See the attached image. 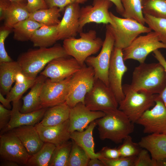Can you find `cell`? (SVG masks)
<instances>
[{
    "label": "cell",
    "instance_id": "f5cc1de1",
    "mask_svg": "<svg viewBox=\"0 0 166 166\" xmlns=\"http://www.w3.org/2000/svg\"><path fill=\"white\" fill-rule=\"evenodd\" d=\"M19 164L11 160H4L1 162L0 166H18Z\"/></svg>",
    "mask_w": 166,
    "mask_h": 166
},
{
    "label": "cell",
    "instance_id": "4dcf8cb0",
    "mask_svg": "<svg viewBox=\"0 0 166 166\" xmlns=\"http://www.w3.org/2000/svg\"><path fill=\"white\" fill-rule=\"evenodd\" d=\"M56 146L54 144L44 142L37 152L30 156L26 165L48 166L53 152Z\"/></svg>",
    "mask_w": 166,
    "mask_h": 166
},
{
    "label": "cell",
    "instance_id": "d590c367",
    "mask_svg": "<svg viewBox=\"0 0 166 166\" xmlns=\"http://www.w3.org/2000/svg\"><path fill=\"white\" fill-rule=\"evenodd\" d=\"M145 23L157 34L160 42L166 44V18L144 14Z\"/></svg>",
    "mask_w": 166,
    "mask_h": 166
},
{
    "label": "cell",
    "instance_id": "d4e9b609",
    "mask_svg": "<svg viewBox=\"0 0 166 166\" xmlns=\"http://www.w3.org/2000/svg\"><path fill=\"white\" fill-rule=\"evenodd\" d=\"M22 69L18 62L12 61L0 63V93L6 95L15 81V77Z\"/></svg>",
    "mask_w": 166,
    "mask_h": 166
},
{
    "label": "cell",
    "instance_id": "bcb514c9",
    "mask_svg": "<svg viewBox=\"0 0 166 166\" xmlns=\"http://www.w3.org/2000/svg\"><path fill=\"white\" fill-rule=\"evenodd\" d=\"M11 2L8 0H0V20H4Z\"/></svg>",
    "mask_w": 166,
    "mask_h": 166
},
{
    "label": "cell",
    "instance_id": "74e56055",
    "mask_svg": "<svg viewBox=\"0 0 166 166\" xmlns=\"http://www.w3.org/2000/svg\"><path fill=\"white\" fill-rule=\"evenodd\" d=\"M118 148L121 156L128 157L137 156L141 150L138 143L134 142L129 135L125 137Z\"/></svg>",
    "mask_w": 166,
    "mask_h": 166
},
{
    "label": "cell",
    "instance_id": "9a60e30c",
    "mask_svg": "<svg viewBox=\"0 0 166 166\" xmlns=\"http://www.w3.org/2000/svg\"><path fill=\"white\" fill-rule=\"evenodd\" d=\"M69 56L53 59L46 65L40 74L49 78L53 82L62 81L73 75L83 66L74 58Z\"/></svg>",
    "mask_w": 166,
    "mask_h": 166
},
{
    "label": "cell",
    "instance_id": "44dd1931",
    "mask_svg": "<svg viewBox=\"0 0 166 166\" xmlns=\"http://www.w3.org/2000/svg\"><path fill=\"white\" fill-rule=\"evenodd\" d=\"M10 131L20 139L30 156L37 152L44 143L35 126H22Z\"/></svg>",
    "mask_w": 166,
    "mask_h": 166
},
{
    "label": "cell",
    "instance_id": "7402d4cb",
    "mask_svg": "<svg viewBox=\"0 0 166 166\" xmlns=\"http://www.w3.org/2000/svg\"><path fill=\"white\" fill-rule=\"evenodd\" d=\"M141 148L147 150L152 158L156 160L166 157V135L153 133L142 137L138 143Z\"/></svg>",
    "mask_w": 166,
    "mask_h": 166
},
{
    "label": "cell",
    "instance_id": "7a4b0ae2",
    "mask_svg": "<svg viewBox=\"0 0 166 166\" xmlns=\"http://www.w3.org/2000/svg\"><path fill=\"white\" fill-rule=\"evenodd\" d=\"M104 112V116L95 120L101 140L109 139L120 143L133 132L134 123L118 108Z\"/></svg>",
    "mask_w": 166,
    "mask_h": 166
},
{
    "label": "cell",
    "instance_id": "ba28073f",
    "mask_svg": "<svg viewBox=\"0 0 166 166\" xmlns=\"http://www.w3.org/2000/svg\"><path fill=\"white\" fill-rule=\"evenodd\" d=\"M160 48L166 49V44L160 42L158 34L151 31L136 38L127 47L122 50L124 61L128 59L144 63L151 52Z\"/></svg>",
    "mask_w": 166,
    "mask_h": 166
},
{
    "label": "cell",
    "instance_id": "2e32d148",
    "mask_svg": "<svg viewBox=\"0 0 166 166\" xmlns=\"http://www.w3.org/2000/svg\"><path fill=\"white\" fill-rule=\"evenodd\" d=\"M0 155L4 160L24 165L30 156L21 140L11 131L0 135Z\"/></svg>",
    "mask_w": 166,
    "mask_h": 166
},
{
    "label": "cell",
    "instance_id": "5bb4252c",
    "mask_svg": "<svg viewBox=\"0 0 166 166\" xmlns=\"http://www.w3.org/2000/svg\"><path fill=\"white\" fill-rule=\"evenodd\" d=\"M124 61L122 49L114 47L108 72L109 87L113 93L118 104L124 97L122 81L128 68Z\"/></svg>",
    "mask_w": 166,
    "mask_h": 166
},
{
    "label": "cell",
    "instance_id": "f1b7e54d",
    "mask_svg": "<svg viewBox=\"0 0 166 166\" xmlns=\"http://www.w3.org/2000/svg\"><path fill=\"white\" fill-rule=\"evenodd\" d=\"M44 25L29 18L22 21L13 27V38L20 42L30 41L34 32Z\"/></svg>",
    "mask_w": 166,
    "mask_h": 166
},
{
    "label": "cell",
    "instance_id": "5b68a950",
    "mask_svg": "<svg viewBox=\"0 0 166 166\" xmlns=\"http://www.w3.org/2000/svg\"><path fill=\"white\" fill-rule=\"evenodd\" d=\"M79 34L78 38L72 37L64 39L63 46L68 55L74 58L83 66L88 57L98 52L104 41L97 37L94 30L86 32L82 31Z\"/></svg>",
    "mask_w": 166,
    "mask_h": 166
},
{
    "label": "cell",
    "instance_id": "484cf974",
    "mask_svg": "<svg viewBox=\"0 0 166 166\" xmlns=\"http://www.w3.org/2000/svg\"><path fill=\"white\" fill-rule=\"evenodd\" d=\"M57 25H44L36 30L30 41L34 47L47 48L52 46L58 40Z\"/></svg>",
    "mask_w": 166,
    "mask_h": 166
},
{
    "label": "cell",
    "instance_id": "83f0119b",
    "mask_svg": "<svg viewBox=\"0 0 166 166\" xmlns=\"http://www.w3.org/2000/svg\"><path fill=\"white\" fill-rule=\"evenodd\" d=\"M61 11L56 7L40 9L30 13L29 18L44 25L56 26L60 22Z\"/></svg>",
    "mask_w": 166,
    "mask_h": 166
},
{
    "label": "cell",
    "instance_id": "4fadbf2b",
    "mask_svg": "<svg viewBox=\"0 0 166 166\" xmlns=\"http://www.w3.org/2000/svg\"><path fill=\"white\" fill-rule=\"evenodd\" d=\"M135 123L143 127L144 133H165L166 107L159 94L153 108L145 112Z\"/></svg>",
    "mask_w": 166,
    "mask_h": 166
},
{
    "label": "cell",
    "instance_id": "8fae6325",
    "mask_svg": "<svg viewBox=\"0 0 166 166\" xmlns=\"http://www.w3.org/2000/svg\"><path fill=\"white\" fill-rule=\"evenodd\" d=\"M72 76L56 82L47 78L40 95L42 108H48L66 102L70 90Z\"/></svg>",
    "mask_w": 166,
    "mask_h": 166
},
{
    "label": "cell",
    "instance_id": "681fc988",
    "mask_svg": "<svg viewBox=\"0 0 166 166\" xmlns=\"http://www.w3.org/2000/svg\"><path fill=\"white\" fill-rule=\"evenodd\" d=\"M87 166H105L104 163L99 158L90 159Z\"/></svg>",
    "mask_w": 166,
    "mask_h": 166
},
{
    "label": "cell",
    "instance_id": "4316f807",
    "mask_svg": "<svg viewBox=\"0 0 166 166\" xmlns=\"http://www.w3.org/2000/svg\"><path fill=\"white\" fill-rule=\"evenodd\" d=\"M45 111L42 121L44 126H51L61 124L69 119L70 108L66 102L49 107Z\"/></svg>",
    "mask_w": 166,
    "mask_h": 166
},
{
    "label": "cell",
    "instance_id": "ac0fdd59",
    "mask_svg": "<svg viewBox=\"0 0 166 166\" xmlns=\"http://www.w3.org/2000/svg\"><path fill=\"white\" fill-rule=\"evenodd\" d=\"M80 8L77 3L65 8L63 17L57 26L58 40L75 37L79 33Z\"/></svg>",
    "mask_w": 166,
    "mask_h": 166
},
{
    "label": "cell",
    "instance_id": "cb8c5ba5",
    "mask_svg": "<svg viewBox=\"0 0 166 166\" xmlns=\"http://www.w3.org/2000/svg\"><path fill=\"white\" fill-rule=\"evenodd\" d=\"M47 78L41 74L37 77L30 90L22 98L23 104L20 108L21 113H29L42 108L41 104L40 95L43 86Z\"/></svg>",
    "mask_w": 166,
    "mask_h": 166
},
{
    "label": "cell",
    "instance_id": "11a10c76",
    "mask_svg": "<svg viewBox=\"0 0 166 166\" xmlns=\"http://www.w3.org/2000/svg\"><path fill=\"white\" fill-rule=\"evenodd\" d=\"M159 94L166 107V86L161 93Z\"/></svg>",
    "mask_w": 166,
    "mask_h": 166
},
{
    "label": "cell",
    "instance_id": "6da1fadb",
    "mask_svg": "<svg viewBox=\"0 0 166 166\" xmlns=\"http://www.w3.org/2000/svg\"><path fill=\"white\" fill-rule=\"evenodd\" d=\"M130 85L136 91L160 94L166 86V73L159 62L141 63L134 69Z\"/></svg>",
    "mask_w": 166,
    "mask_h": 166
},
{
    "label": "cell",
    "instance_id": "f546056e",
    "mask_svg": "<svg viewBox=\"0 0 166 166\" xmlns=\"http://www.w3.org/2000/svg\"><path fill=\"white\" fill-rule=\"evenodd\" d=\"M26 5L12 2L4 20V26L11 29L18 23L29 18L30 13Z\"/></svg>",
    "mask_w": 166,
    "mask_h": 166
},
{
    "label": "cell",
    "instance_id": "7dc6e473",
    "mask_svg": "<svg viewBox=\"0 0 166 166\" xmlns=\"http://www.w3.org/2000/svg\"><path fill=\"white\" fill-rule=\"evenodd\" d=\"M153 53L154 57L163 66L166 73V60L164 57L158 49L155 50Z\"/></svg>",
    "mask_w": 166,
    "mask_h": 166
},
{
    "label": "cell",
    "instance_id": "816d5d0a",
    "mask_svg": "<svg viewBox=\"0 0 166 166\" xmlns=\"http://www.w3.org/2000/svg\"><path fill=\"white\" fill-rule=\"evenodd\" d=\"M26 78V77L22 72H18L15 77V82L21 83L24 81Z\"/></svg>",
    "mask_w": 166,
    "mask_h": 166
},
{
    "label": "cell",
    "instance_id": "3957f363",
    "mask_svg": "<svg viewBox=\"0 0 166 166\" xmlns=\"http://www.w3.org/2000/svg\"><path fill=\"white\" fill-rule=\"evenodd\" d=\"M68 56L63 46L57 44L50 47L30 49L21 54L17 61L21 67L22 73L26 77L35 78L52 60Z\"/></svg>",
    "mask_w": 166,
    "mask_h": 166
},
{
    "label": "cell",
    "instance_id": "c3c4849f",
    "mask_svg": "<svg viewBox=\"0 0 166 166\" xmlns=\"http://www.w3.org/2000/svg\"><path fill=\"white\" fill-rule=\"evenodd\" d=\"M109 0L115 5L117 12L122 16L124 13V10L121 0Z\"/></svg>",
    "mask_w": 166,
    "mask_h": 166
},
{
    "label": "cell",
    "instance_id": "ab89813d",
    "mask_svg": "<svg viewBox=\"0 0 166 166\" xmlns=\"http://www.w3.org/2000/svg\"><path fill=\"white\" fill-rule=\"evenodd\" d=\"M136 156H120L112 159L101 157L99 158L104 163L105 166H134Z\"/></svg>",
    "mask_w": 166,
    "mask_h": 166
},
{
    "label": "cell",
    "instance_id": "7bdbcfd3",
    "mask_svg": "<svg viewBox=\"0 0 166 166\" xmlns=\"http://www.w3.org/2000/svg\"><path fill=\"white\" fill-rule=\"evenodd\" d=\"M12 110L5 108L0 104V130L4 129L9 123L11 117Z\"/></svg>",
    "mask_w": 166,
    "mask_h": 166
},
{
    "label": "cell",
    "instance_id": "603a6c76",
    "mask_svg": "<svg viewBox=\"0 0 166 166\" xmlns=\"http://www.w3.org/2000/svg\"><path fill=\"white\" fill-rule=\"evenodd\" d=\"M96 125L95 120L91 122L85 130L81 132L76 131L70 133V139L82 148L90 159L101 156L99 152L95 153L94 151L93 132Z\"/></svg>",
    "mask_w": 166,
    "mask_h": 166
},
{
    "label": "cell",
    "instance_id": "db71d44e",
    "mask_svg": "<svg viewBox=\"0 0 166 166\" xmlns=\"http://www.w3.org/2000/svg\"><path fill=\"white\" fill-rule=\"evenodd\" d=\"M156 166H166V157L155 160Z\"/></svg>",
    "mask_w": 166,
    "mask_h": 166
},
{
    "label": "cell",
    "instance_id": "b9f144b4",
    "mask_svg": "<svg viewBox=\"0 0 166 166\" xmlns=\"http://www.w3.org/2000/svg\"><path fill=\"white\" fill-rule=\"evenodd\" d=\"M88 0H45L48 8L56 7L62 11L68 5L74 3L84 4Z\"/></svg>",
    "mask_w": 166,
    "mask_h": 166
},
{
    "label": "cell",
    "instance_id": "ee69618b",
    "mask_svg": "<svg viewBox=\"0 0 166 166\" xmlns=\"http://www.w3.org/2000/svg\"><path fill=\"white\" fill-rule=\"evenodd\" d=\"M26 7L30 13L36 10L48 8L45 0H27Z\"/></svg>",
    "mask_w": 166,
    "mask_h": 166
},
{
    "label": "cell",
    "instance_id": "836d02e7",
    "mask_svg": "<svg viewBox=\"0 0 166 166\" xmlns=\"http://www.w3.org/2000/svg\"><path fill=\"white\" fill-rule=\"evenodd\" d=\"M143 14L166 18V0H142Z\"/></svg>",
    "mask_w": 166,
    "mask_h": 166
},
{
    "label": "cell",
    "instance_id": "9f6ffc18",
    "mask_svg": "<svg viewBox=\"0 0 166 166\" xmlns=\"http://www.w3.org/2000/svg\"><path fill=\"white\" fill-rule=\"evenodd\" d=\"M12 2H16L26 5L27 0H8Z\"/></svg>",
    "mask_w": 166,
    "mask_h": 166
},
{
    "label": "cell",
    "instance_id": "e575fe53",
    "mask_svg": "<svg viewBox=\"0 0 166 166\" xmlns=\"http://www.w3.org/2000/svg\"><path fill=\"white\" fill-rule=\"evenodd\" d=\"M72 141L67 166H87L90 158L82 148L73 140Z\"/></svg>",
    "mask_w": 166,
    "mask_h": 166
},
{
    "label": "cell",
    "instance_id": "60d3db41",
    "mask_svg": "<svg viewBox=\"0 0 166 166\" xmlns=\"http://www.w3.org/2000/svg\"><path fill=\"white\" fill-rule=\"evenodd\" d=\"M134 166H156L155 160L152 158L149 152L143 148L136 156Z\"/></svg>",
    "mask_w": 166,
    "mask_h": 166
},
{
    "label": "cell",
    "instance_id": "1f68e13d",
    "mask_svg": "<svg viewBox=\"0 0 166 166\" xmlns=\"http://www.w3.org/2000/svg\"><path fill=\"white\" fill-rule=\"evenodd\" d=\"M121 1L124 10L122 16L144 25L145 23L142 10V0H121Z\"/></svg>",
    "mask_w": 166,
    "mask_h": 166
},
{
    "label": "cell",
    "instance_id": "6f0895ef",
    "mask_svg": "<svg viewBox=\"0 0 166 166\" xmlns=\"http://www.w3.org/2000/svg\"><path fill=\"white\" fill-rule=\"evenodd\" d=\"M165 134H166V132L165 133Z\"/></svg>",
    "mask_w": 166,
    "mask_h": 166
},
{
    "label": "cell",
    "instance_id": "d6986e66",
    "mask_svg": "<svg viewBox=\"0 0 166 166\" xmlns=\"http://www.w3.org/2000/svg\"><path fill=\"white\" fill-rule=\"evenodd\" d=\"M10 119L1 134L23 125L34 126L42 118L48 108H42L33 112L22 113L20 111L19 100L13 101Z\"/></svg>",
    "mask_w": 166,
    "mask_h": 166
},
{
    "label": "cell",
    "instance_id": "8d00e7d4",
    "mask_svg": "<svg viewBox=\"0 0 166 166\" xmlns=\"http://www.w3.org/2000/svg\"><path fill=\"white\" fill-rule=\"evenodd\" d=\"M37 78H27L21 83L15 82L14 86L6 95V98L10 101L19 100L22 95L29 88L31 87L35 82Z\"/></svg>",
    "mask_w": 166,
    "mask_h": 166
},
{
    "label": "cell",
    "instance_id": "8992f818",
    "mask_svg": "<svg viewBox=\"0 0 166 166\" xmlns=\"http://www.w3.org/2000/svg\"><path fill=\"white\" fill-rule=\"evenodd\" d=\"M115 25L107 24L114 38V47L122 50L128 47L140 34L148 33L152 30L133 19L121 18L109 12Z\"/></svg>",
    "mask_w": 166,
    "mask_h": 166
},
{
    "label": "cell",
    "instance_id": "7c38bea8",
    "mask_svg": "<svg viewBox=\"0 0 166 166\" xmlns=\"http://www.w3.org/2000/svg\"><path fill=\"white\" fill-rule=\"evenodd\" d=\"M113 4L109 0H93L92 5L81 8L79 33L82 31L85 25L90 23L109 24L114 26L115 24L109 11Z\"/></svg>",
    "mask_w": 166,
    "mask_h": 166
},
{
    "label": "cell",
    "instance_id": "f907efd6",
    "mask_svg": "<svg viewBox=\"0 0 166 166\" xmlns=\"http://www.w3.org/2000/svg\"><path fill=\"white\" fill-rule=\"evenodd\" d=\"M0 101L2 105L6 109L10 110L11 106L10 104V101L6 98H5L3 95L0 93Z\"/></svg>",
    "mask_w": 166,
    "mask_h": 166
},
{
    "label": "cell",
    "instance_id": "277c9868",
    "mask_svg": "<svg viewBox=\"0 0 166 166\" xmlns=\"http://www.w3.org/2000/svg\"><path fill=\"white\" fill-rule=\"evenodd\" d=\"M122 88L124 97L119 103L118 109L135 123L145 112L155 105L159 94L136 91L128 84L123 85Z\"/></svg>",
    "mask_w": 166,
    "mask_h": 166
},
{
    "label": "cell",
    "instance_id": "e0dca14e",
    "mask_svg": "<svg viewBox=\"0 0 166 166\" xmlns=\"http://www.w3.org/2000/svg\"><path fill=\"white\" fill-rule=\"evenodd\" d=\"M105 113L102 111H92L88 109L84 104L80 102L70 108L69 120V130L81 132L92 122L104 116Z\"/></svg>",
    "mask_w": 166,
    "mask_h": 166
},
{
    "label": "cell",
    "instance_id": "d6a6232c",
    "mask_svg": "<svg viewBox=\"0 0 166 166\" xmlns=\"http://www.w3.org/2000/svg\"><path fill=\"white\" fill-rule=\"evenodd\" d=\"M72 145V141L68 140L56 146L48 166H67Z\"/></svg>",
    "mask_w": 166,
    "mask_h": 166
},
{
    "label": "cell",
    "instance_id": "f35d334b",
    "mask_svg": "<svg viewBox=\"0 0 166 166\" xmlns=\"http://www.w3.org/2000/svg\"><path fill=\"white\" fill-rule=\"evenodd\" d=\"M12 29L4 26L0 29V63L13 61L6 52L5 47L6 39L11 33Z\"/></svg>",
    "mask_w": 166,
    "mask_h": 166
},
{
    "label": "cell",
    "instance_id": "9c48e42d",
    "mask_svg": "<svg viewBox=\"0 0 166 166\" xmlns=\"http://www.w3.org/2000/svg\"><path fill=\"white\" fill-rule=\"evenodd\" d=\"M114 41L113 35L107 25L105 38L100 53L97 56L89 57L85 61L87 66L93 69L95 78L100 80L108 87V72Z\"/></svg>",
    "mask_w": 166,
    "mask_h": 166
},
{
    "label": "cell",
    "instance_id": "30bf717a",
    "mask_svg": "<svg viewBox=\"0 0 166 166\" xmlns=\"http://www.w3.org/2000/svg\"><path fill=\"white\" fill-rule=\"evenodd\" d=\"M94 75L93 69L85 63L72 75L70 91L65 102L70 108L80 102L84 104L85 96L93 86Z\"/></svg>",
    "mask_w": 166,
    "mask_h": 166
},
{
    "label": "cell",
    "instance_id": "52a82bcc",
    "mask_svg": "<svg viewBox=\"0 0 166 166\" xmlns=\"http://www.w3.org/2000/svg\"><path fill=\"white\" fill-rule=\"evenodd\" d=\"M84 104L91 110L103 112L117 109L119 106L110 88L100 80L95 78L93 86L85 96Z\"/></svg>",
    "mask_w": 166,
    "mask_h": 166
},
{
    "label": "cell",
    "instance_id": "ffe728a7",
    "mask_svg": "<svg viewBox=\"0 0 166 166\" xmlns=\"http://www.w3.org/2000/svg\"><path fill=\"white\" fill-rule=\"evenodd\" d=\"M35 126L44 142L50 143L57 146L70 139L69 119L55 125L44 126L38 123Z\"/></svg>",
    "mask_w": 166,
    "mask_h": 166
},
{
    "label": "cell",
    "instance_id": "f6af8a7d",
    "mask_svg": "<svg viewBox=\"0 0 166 166\" xmlns=\"http://www.w3.org/2000/svg\"><path fill=\"white\" fill-rule=\"evenodd\" d=\"M99 152L100 153L101 157L107 159H115L121 156L118 148L104 147Z\"/></svg>",
    "mask_w": 166,
    "mask_h": 166
}]
</instances>
